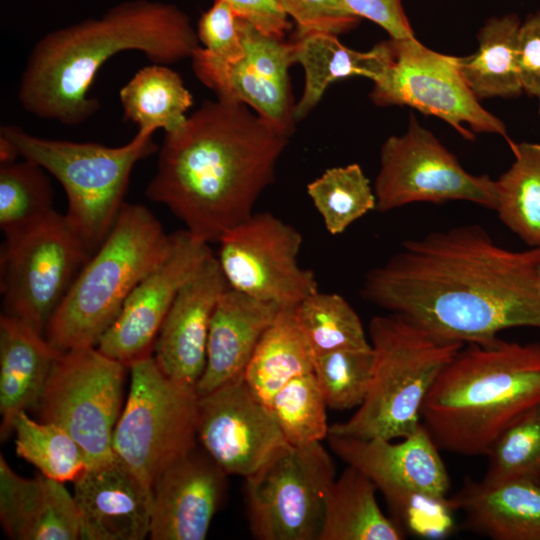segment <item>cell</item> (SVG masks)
Wrapping results in <instances>:
<instances>
[{
	"mask_svg": "<svg viewBox=\"0 0 540 540\" xmlns=\"http://www.w3.org/2000/svg\"><path fill=\"white\" fill-rule=\"evenodd\" d=\"M540 247L512 251L476 224L408 240L361 288L368 302L432 336L491 344L514 327L540 328Z\"/></svg>",
	"mask_w": 540,
	"mask_h": 540,
	"instance_id": "obj_1",
	"label": "cell"
},
{
	"mask_svg": "<svg viewBox=\"0 0 540 540\" xmlns=\"http://www.w3.org/2000/svg\"><path fill=\"white\" fill-rule=\"evenodd\" d=\"M291 136L245 104L204 100L179 129L165 133L146 195L193 236L218 243L254 213Z\"/></svg>",
	"mask_w": 540,
	"mask_h": 540,
	"instance_id": "obj_2",
	"label": "cell"
},
{
	"mask_svg": "<svg viewBox=\"0 0 540 540\" xmlns=\"http://www.w3.org/2000/svg\"><path fill=\"white\" fill-rule=\"evenodd\" d=\"M200 46L189 16L177 6L149 0L122 2L99 18L43 36L27 58L18 99L38 118L77 126L100 109L88 92L107 59L136 50L154 64L166 65L191 58Z\"/></svg>",
	"mask_w": 540,
	"mask_h": 540,
	"instance_id": "obj_3",
	"label": "cell"
},
{
	"mask_svg": "<svg viewBox=\"0 0 540 540\" xmlns=\"http://www.w3.org/2000/svg\"><path fill=\"white\" fill-rule=\"evenodd\" d=\"M540 402V342L465 344L431 386L421 424L439 450L486 456L500 434Z\"/></svg>",
	"mask_w": 540,
	"mask_h": 540,
	"instance_id": "obj_4",
	"label": "cell"
},
{
	"mask_svg": "<svg viewBox=\"0 0 540 540\" xmlns=\"http://www.w3.org/2000/svg\"><path fill=\"white\" fill-rule=\"evenodd\" d=\"M170 243L153 213L124 203L109 234L81 269L50 319L47 341L58 351L96 346L135 286Z\"/></svg>",
	"mask_w": 540,
	"mask_h": 540,
	"instance_id": "obj_5",
	"label": "cell"
},
{
	"mask_svg": "<svg viewBox=\"0 0 540 540\" xmlns=\"http://www.w3.org/2000/svg\"><path fill=\"white\" fill-rule=\"evenodd\" d=\"M369 337L375 360L368 394L350 419L330 426L329 434L405 438L421 425L431 386L465 344L440 340L393 313L373 317Z\"/></svg>",
	"mask_w": 540,
	"mask_h": 540,
	"instance_id": "obj_6",
	"label": "cell"
},
{
	"mask_svg": "<svg viewBox=\"0 0 540 540\" xmlns=\"http://www.w3.org/2000/svg\"><path fill=\"white\" fill-rule=\"evenodd\" d=\"M154 132L138 129L125 145L108 147L41 138L16 125L0 129L23 159L41 166L63 186L68 202L65 216L92 254L118 217L133 167L157 150Z\"/></svg>",
	"mask_w": 540,
	"mask_h": 540,
	"instance_id": "obj_7",
	"label": "cell"
},
{
	"mask_svg": "<svg viewBox=\"0 0 540 540\" xmlns=\"http://www.w3.org/2000/svg\"><path fill=\"white\" fill-rule=\"evenodd\" d=\"M129 368L130 389L112 448L152 488L165 468L198 445V394L168 378L153 355Z\"/></svg>",
	"mask_w": 540,
	"mask_h": 540,
	"instance_id": "obj_8",
	"label": "cell"
},
{
	"mask_svg": "<svg viewBox=\"0 0 540 540\" xmlns=\"http://www.w3.org/2000/svg\"><path fill=\"white\" fill-rule=\"evenodd\" d=\"M91 256L66 216L56 211L5 238L0 254L3 313L45 334L50 319Z\"/></svg>",
	"mask_w": 540,
	"mask_h": 540,
	"instance_id": "obj_9",
	"label": "cell"
},
{
	"mask_svg": "<svg viewBox=\"0 0 540 540\" xmlns=\"http://www.w3.org/2000/svg\"><path fill=\"white\" fill-rule=\"evenodd\" d=\"M123 363L95 346L60 352L37 407L41 421L66 430L87 456L89 467L115 457L113 433L122 412Z\"/></svg>",
	"mask_w": 540,
	"mask_h": 540,
	"instance_id": "obj_10",
	"label": "cell"
},
{
	"mask_svg": "<svg viewBox=\"0 0 540 540\" xmlns=\"http://www.w3.org/2000/svg\"><path fill=\"white\" fill-rule=\"evenodd\" d=\"M336 468L321 442L287 445L245 478L246 512L259 540H319Z\"/></svg>",
	"mask_w": 540,
	"mask_h": 540,
	"instance_id": "obj_11",
	"label": "cell"
},
{
	"mask_svg": "<svg viewBox=\"0 0 540 540\" xmlns=\"http://www.w3.org/2000/svg\"><path fill=\"white\" fill-rule=\"evenodd\" d=\"M391 56L373 82L371 101L381 107L409 106L442 119L465 139L497 134L511 146L505 124L486 110L464 81L456 56L429 49L416 37L390 38Z\"/></svg>",
	"mask_w": 540,
	"mask_h": 540,
	"instance_id": "obj_12",
	"label": "cell"
},
{
	"mask_svg": "<svg viewBox=\"0 0 540 540\" xmlns=\"http://www.w3.org/2000/svg\"><path fill=\"white\" fill-rule=\"evenodd\" d=\"M373 189L379 212L414 202L462 200L493 210L497 205L496 181L466 171L414 115L406 132L384 141Z\"/></svg>",
	"mask_w": 540,
	"mask_h": 540,
	"instance_id": "obj_13",
	"label": "cell"
},
{
	"mask_svg": "<svg viewBox=\"0 0 540 540\" xmlns=\"http://www.w3.org/2000/svg\"><path fill=\"white\" fill-rule=\"evenodd\" d=\"M303 238L270 212L253 213L219 240L217 260L228 286L280 308L316 293L315 274L298 263Z\"/></svg>",
	"mask_w": 540,
	"mask_h": 540,
	"instance_id": "obj_14",
	"label": "cell"
},
{
	"mask_svg": "<svg viewBox=\"0 0 540 540\" xmlns=\"http://www.w3.org/2000/svg\"><path fill=\"white\" fill-rule=\"evenodd\" d=\"M244 56L224 61L201 46L191 57L196 78L218 99L242 103L293 135L295 104L289 68L295 63L289 41L268 36L253 26L241 31Z\"/></svg>",
	"mask_w": 540,
	"mask_h": 540,
	"instance_id": "obj_15",
	"label": "cell"
},
{
	"mask_svg": "<svg viewBox=\"0 0 540 540\" xmlns=\"http://www.w3.org/2000/svg\"><path fill=\"white\" fill-rule=\"evenodd\" d=\"M211 255L209 244L186 229L170 234L166 254L129 294L98 350L128 368L151 356L179 290Z\"/></svg>",
	"mask_w": 540,
	"mask_h": 540,
	"instance_id": "obj_16",
	"label": "cell"
},
{
	"mask_svg": "<svg viewBox=\"0 0 540 540\" xmlns=\"http://www.w3.org/2000/svg\"><path fill=\"white\" fill-rule=\"evenodd\" d=\"M197 438L227 475H252L289 445L244 376L198 396Z\"/></svg>",
	"mask_w": 540,
	"mask_h": 540,
	"instance_id": "obj_17",
	"label": "cell"
},
{
	"mask_svg": "<svg viewBox=\"0 0 540 540\" xmlns=\"http://www.w3.org/2000/svg\"><path fill=\"white\" fill-rule=\"evenodd\" d=\"M227 476L198 445L170 464L152 484L149 538L204 540L225 496Z\"/></svg>",
	"mask_w": 540,
	"mask_h": 540,
	"instance_id": "obj_18",
	"label": "cell"
},
{
	"mask_svg": "<svg viewBox=\"0 0 540 540\" xmlns=\"http://www.w3.org/2000/svg\"><path fill=\"white\" fill-rule=\"evenodd\" d=\"M228 287L217 257L212 254L179 290L152 354L171 380L196 390L206 365L211 319Z\"/></svg>",
	"mask_w": 540,
	"mask_h": 540,
	"instance_id": "obj_19",
	"label": "cell"
},
{
	"mask_svg": "<svg viewBox=\"0 0 540 540\" xmlns=\"http://www.w3.org/2000/svg\"><path fill=\"white\" fill-rule=\"evenodd\" d=\"M73 484L81 539L149 537L152 488L119 458L88 467Z\"/></svg>",
	"mask_w": 540,
	"mask_h": 540,
	"instance_id": "obj_20",
	"label": "cell"
},
{
	"mask_svg": "<svg viewBox=\"0 0 540 540\" xmlns=\"http://www.w3.org/2000/svg\"><path fill=\"white\" fill-rule=\"evenodd\" d=\"M327 440L335 455L368 476L377 489L405 487L448 497V471L439 448L422 424L399 442L334 434H329Z\"/></svg>",
	"mask_w": 540,
	"mask_h": 540,
	"instance_id": "obj_21",
	"label": "cell"
},
{
	"mask_svg": "<svg viewBox=\"0 0 540 540\" xmlns=\"http://www.w3.org/2000/svg\"><path fill=\"white\" fill-rule=\"evenodd\" d=\"M280 309L230 287L223 292L211 319L198 396L244 376L260 338Z\"/></svg>",
	"mask_w": 540,
	"mask_h": 540,
	"instance_id": "obj_22",
	"label": "cell"
},
{
	"mask_svg": "<svg viewBox=\"0 0 540 540\" xmlns=\"http://www.w3.org/2000/svg\"><path fill=\"white\" fill-rule=\"evenodd\" d=\"M449 499L467 531L493 540H540V484L466 478Z\"/></svg>",
	"mask_w": 540,
	"mask_h": 540,
	"instance_id": "obj_23",
	"label": "cell"
},
{
	"mask_svg": "<svg viewBox=\"0 0 540 540\" xmlns=\"http://www.w3.org/2000/svg\"><path fill=\"white\" fill-rule=\"evenodd\" d=\"M26 322L2 313L0 317L1 438L13 430L16 416L37 407L54 361L55 349Z\"/></svg>",
	"mask_w": 540,
	"mask_h": 540,
	"instance_id": "obj_24",
	"label": "cell"
},
{
	"mask_svg": "<svg viewBox=\"0 0 540 540\" xmlns=\"http://www.w3.org/2000/svg\"><path fill=\"white\" fill-rule=\"evenodd\" d=\"M292 42L295 62L301 64L305 73L304 90L294 108L296 123L312 112L333 82L354 76L374 82L391 56L389 40L363 52L344 46L338 35L327 32L295 33Z\"/></svg>",
	"mask_w": 540,
	"mask_h": 540,
	"instance_id": "obj_25",
	"label": "cell"
},
{
	"mask_svg": "<svg viewBox=\"0 0 540 540\" xmlns=\"http://www.w3.org/2000/svg\"><path fill=\"white\" fill-rule=\"evenodd\" d=\"M375 483L349 466L332 484L319 540H402L405 532L379 507Z\"/></svg>",
	"mask_w": 540,
	"mask_h": 540,
	"instance_id": "obj_26",
	"label": "cell"
},
{
	"mask_svg": "<svg viewBox=\"0 0 540 540\" xmlns=\"http://www.w3.org/2000/svg\"><path fill=\"white\" fill-rule=\"evenodd\" d=\"M521 20L514 13L489 18L477 35L474 54L457 57L458 69L475 97L514 98L523 92L517 68Z\"/></svg>",
	"mask_w": 540,
	"mask_h": 540,
	"instance_id": "obj_27",
	"label": "cell"
},
{
	"mask_svg": "<svg viewBox=\"0 0 540 540\" xmlns=\"http://www.w3.org/2000/svg\"><path fill=\"white\" fill-rule=\"evenodd\" d=\"M314 356L299 328L294 308H281L260 338L244 380L268 408L274 395L292 379L313 372Z\"/></svg>",
	"mask_w": 540,
	"mask_h": 540,
	"instance_id": "obj_28",
	"label": "cell"
},
{
	"mask_svg": "<svg viewBox=\"0 0 540 540\" xmlns=\"http://www.w3.org/2000/svg\"><path fill=\"white\" fill-rule=\"evenodd\" d=\"M10 530L17 540H78L81 523L76 501L62 482L41 473L26 478L15 499Z\"/></svg>",
	"mask_w": 540,
	"mask_h": 540,
	"instance_id": "obj_29",
	"label": "cell"
},
{
	"mask_svg": "<svg viewBox=\"0 0 540 540\" xmlns=\"http://www.w3.org/2000/svg\"><path fill=\"white\" fill-rule=\"evenodd\" d=\"M119 95L125 120L138 129H164L165 133L179 129L193 105V96L181 76L163 64L140 69Z\"/></svg>",
	"mask_w": 540,
	"mask_h": 540,
	"instance_id": "obj_30",
	"label": "cell"
},
{
	"mask_svg": "<svg viewBox=\"0 0 540 540\" xmlns=\"http://www.w3.org/2000/svg\"><path fill=\"white\" fill-rule=\"evenodd\" d=\"M514 162L496 181L495 211L531 247H540V144L513 143Z\"/></svg>",
	"mask_w": 540,
	"mask_h": 540,
	"instance_id": "obj_31",
	"label": "cell"
},
{
	"mask_svg": "<svg viewBox=\"0 0 540 540\" xmlns=\"http://www.w3.org/2000/svg\"><path fill=\"white\" fill-rule=\"evenodd\" d=\"M294 312L314 357L371 346L359 316L339 294L317 291L300 302Z\"/></svg>",
	"mask_w": 540,
	"mask_h": 540,
	"instance_id": "obj_32",
	"label": "cell"
},
{
	"mask_svg": "<svg viewBox=\"0 0 540 540\" xmlns=\"http://www.w3.org/2000/svg\"><path fill=\"white\" fill-rule=\"evenodd\" d=\"M13 431L17 455L45 477L73 482L89 467L80 445L57 424L35 421L21 411L14 420Z\"/></svg>",
	"mask_w": 540,
	"mask_h": 540,
	"instance_id": "obj_33",
	"label": "cell"
},
{
	"mask_svg": "<svg viewBox=\"0 0 540 540\" xmlns=\"http://www.w3.org/2000/svg\"><path fill=\"white\" fill-rule=\"evenodd\" d=\"M54 210L45 170L28 160L0 165V228L5 238L36 225Z\"/></svg>",
	"mask_w": 540,
	"mask_h": 540,
	"instance_id": "obj_34",
	"label": "cell"
},
{
	"mask_svg": "<svg viewBox=\"0 0 540 540\" xmlns=\"http://www.w3.org/2000/svg\"><path fill=\"white\" fill-rule=\"evenodd\" d=\"M307 193L331 235L376 209L374 189L357 163L327 169L307 185Z\"/></svg>",
	"mask_w": 540,
	"mask_h": 540,
	"instance_id": "obj_35",
	"label": "cell"
},
{
	"mask_svg": "<svg viewBox=\"0 0 540 540\" xmlns=\"http://www.w3.org/2000/svg\"><path fill=\"white\" fill-rule=\"evenodd\" d=\"M486 456L488 467L483 482L540 484V402L516 418L496 439Z\"/></svg>",
	"mask_w": 540,
	"mask_h": 540,
	"instance_id": "obj_36",
	"label": "cell"
},
{
	"mask_svg": "<svg viewBox=\"0 0 540 540\" xmlns=\"http://www.w3.org/2000/svg\"><path fill=\"white\" fill-rule=\"evenodd\" d=\"M269 409L290 445L321 442L329 435L327 404L313 372L285 384L274 395Z\"/></svg>",
	"mask_w": 540,
	"mask_h": 540,
	"instance_id": "obj_37",
	"label": "cell"
},
{
	"mask_svg": "<svg viewBox=\"0 0 540 540\" xmlns=\"http://www.w3.org/2000/svg\"><path fill=\"white\" fill-rule=\"evenodd\" d=\"M374 360L372 346L315 356L313 373L327 407L335 410L359 407L370 388Z\"/></svg>",
	"mask_w": 540,
	"mask_h": 540,
	"instance_id": "obj_38",
	"label": "cell"
},
{
	"mask_svg": "<svg viewBox=\"0 0 540 540\" xmlns=\"http://www.w3.org/2000/svg\"><path fill=\"white\" fill-rule=\"evenodd\" d=\"M387 503L390 517L412 536L441 539L455 530L456 510L449 497H438L405 487L378 489Z\"/></svg>",
	"mask_w": 540,
	"mask_h": 540,
	"instance_id": "obj_39",
	"label": "cell"
},
{
	"mask_svg": "<svg viewBox=\"0 0 540 540\" xmlns=\"http://www.w3.org/2000/svg\"><path fill=\"white\" fill-rule=\"evenodd\" d=\"M296 24V33L327 32L335 35L355 29L361 18L341 0H276Z\"/></svg>",
	"mask_w": 540,
	"mask_h": 540,
	"instance_id": "obj_40",
	"label": "cell"
},
{
	"mask_svg": "<svg viewBox=\"0 0 540 540\" xmlns=\"http://www.w3.org/2000/svg\"><path fill=\"white\" fill-rule=\"evenodd\" d=\"M237 19L226 2L214 0L198 21L196 32L200 45H203L201 47L224 61L234 62L243 58Z\"/></svg>",
	"mask_w": 540,
	"mask_h": 540,
	"instance_id": "obj_41",
	"label": "cell"
},
{
	"mask_svg": "<svg viewBox=\"0 0 540 540\" xmlns=\"http://www.w3.org/2000/svg\"><path fill=\"white\" fill-rule=\"evenodd\" d=\"M517 68L523 92L540 107V11L521 22L517 37Z\"/></svg>",
	"mask_w": 540,
	"mask_h": 540,
	"instance_id": "obj_42",
	"label": "cell"
},
{
	"mask_svg": "<svg viewBox=\"0 0 540 540\" xmlns=\"http://www.w3.org/2000/svg\"><path fill=\"white\" fill-rule=\"evenodd\" d=\"M347 9L383 28L390 38L415 37L402 0H341Z\"/></svg>",
	"mask_w": 540,
	"mask_h": 540,
	"instance_id": "obj_43",
	"label": "cell"
},
{
	"mask_svg": "<svg viewBox=\"0 0 540 540\" xmlns=\"http://www.w3.org/2000/svg\"><path fill=\"white\" fill-rule=\"evenodd\" d=\"M235 12L237 17L249 22L260 32L279 39H285L291 29L289 17L276 0H222Z\"/></svg>",
	"mask_w": 540,
	"mask_h": 540,
	"instance_id": "obj_44",
	"label": "cell"
},
{
	"mask_svg": "<svg viewBox=\"0 0 540 540\" xmlns=\"http://www.w3.org/2000/svg\"><path fill=\"white\" fill-rule=\"evenodd\" d=\"M20 156L15 145L6 137L0 135V161L1 164L12 163Z\"/></svg>",
	"mask_w": 540,
	"mask_h": 540,
	"instance_id": "obj_45",
	"label": "cell"
},
{
	"mask_svg": "<svg viewBox=\"0 0 540 540\" xmlns=\"http://www.w3.org/2000/svg\"><path fill=\"white\" fill-rule=\"evenodd\" d=\"M539 275H540V265H539Z\"/></svg>",
	"mask_w": 540,
	"mask_h": 540,
	"instance_id": "obj_46",
	"label": "cell"
},
{
	"mask_svg": "<svg viewBox=\"0 0 540 540\" xmlns=\"http://www.w3.org/2000/svg\"><path fill=\"white\" fill-rule=\"evenodd\" d=\"M539 114H540V107H539Z\"/></svg>",
	"mask_w": 540,
	"mask_h": 540,
	"instance_id": "obj_47",
	"label": "cell"
}]
</instances>
